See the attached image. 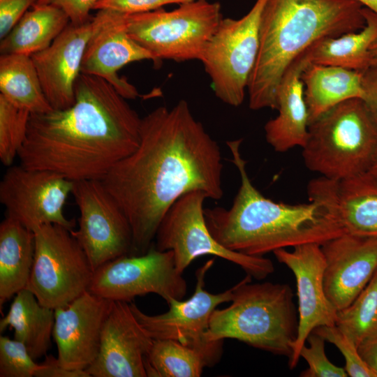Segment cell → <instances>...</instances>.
<instances>
[{
	"label": "cell",
	"mask_w": 377,
	"mask_h": 377,
	"mask_svg": "<svg viewBox=\"0 0 377 377\" xmlns=\"http://www.w3.org/2000/svg\"><path fill=\"white\" fill-rule=\"evenodd\" d=\"M152 343L130 303L113 301L102 330L98 353L86 371L91 377H147L145 359Z\"/></svg>",
	"instance_id": "cell-18"
},
{
	"label": "cell",
	"mask_w": 377,
	"mask_h": 377,
	"mask_svg": "<svg viewBox=\"0 0 377 377\" xmlns=\"http://www.w3.org/2000/svg\"><path fill=\"white\" fill-rule=\"evenodd\" d=\"M302 149L305 166L341 180L367 172L377 156V127L362 98L334 106L309 124Z\"/></svg>",
	"instance_id": "cell-6"
},
{
	"label": "cell",
	"mask_w": 377,
	"mask_h": 377,
	"mask_svg": "<svg viewBox=\"0 0 377 377\" xmlns=\"http://www.w3.org/2000/svg\"><path fill=\"white\" fill-rule=\"evenodd\" d=\"M34 377H91L85 370H71L62 367L57 357L46 355Z\"/></svg>",
	"instance_id": "cell-39"
},
{
	"label": "cell",
	"mask_w": 377,
	"mask_h": 377,
	"mask_svg": "<svg viewBox=\"0 0 377 377\" xmlns=\"http://www.w3.org/2000/svg\"><path fill=\"white\" fill-rule=\"evenodd\" d=\"M31 113L0 94V160L13 165L25 140Z\"/></svg>",
	"instance_id": "cell-31"
},
{
	"label": "cell",
	"mask_w": 377,
	"mask_h": 377,
	"mask_svg": "<svg viewBox=\"0 0 377 377\" xmlns=\"http://www.w3.org/2000/svg\"><path fill=\"white\" fill-rule=\"evenodd\" d=\"M205 367L200 352L171 339H153L145 359L149 377H199Z\"/></svg>",
	"instance_id": "cell-29"
},
{
	"label": "cell",
	"mask_w": 377,
	"mask_h": 377,
	"mask_svg": "<svg viewBox=\"0 0 377 377\" xmlns=\"http://www.w3.org/2000/svg\"><path fill=\"white\" fill-rule=\"evenodd\" d=\"M363 7L356 0H267L247 87L250 109L276 110L277 88L290 66L318 40L364 28Z\"/></svg>",
	"instance_id": "cell-4"
},
{
	"label": "cell",
	"mask_w": 377,
	"mask_h": 377,
	"mask_svg": "<svg viewBox=\"0 0 377 377\" xmlns=\"http://www.w3.org/2000/svg\"><path fill=\"white\" fill-rule=\"evenodd\" d=\"M313 332L321 336L325 341L334 344L345 360V370L351 377H376L362 359L357 345L337 325H323L316 327Z\"/></svg>",
	"instance_id": "cell-33"
},
{
	"label": "cell",
	"mask_w": 377,
	"mask_h": 377,
	"mask_svg": "<svg viewBox=\"0 0 377 377\" xmlns=\"http://www.w3.org/2000/svg\"><path fill=\"white\" fill-rule=\"evenodd\" d=\"M242 140L226 142L241 184L231 207L207 208L205 218L214 239L225 248L251 256L280 249L325 242L345 234L325 199L307 188L309 202L288 204L265 197L252 184L242 156Z\"/></svg>",
	"instance_id": "cell-3"
},
{
	"label": "cell",
	"mask_w": 377,
	"mask_h": 377,
	"mask_svg": "<svg viewBox=\"0 0 377 377\" xmlns=\"http://www.w3.org/2000/svg\"><path fill=\"white\" fill-rule=\"evenodd\" d=\"M72 195L78 207V228L71 230L95 271L128 255L132 230L124 211L100 179L73 182Z\"/></svg>",
	"instance_id": "cell-13"
},
{
	"label": "cell",
	"mask_w": 377,
	"mask_h": 377,
	"mask_svg": "<svg viewBox=\"0 0 377 377\" xmlns=\"http://www.w3.org/2000/svg\"><path fill=\"white\" fill-rule=\"evenodd\" d=\"M73 184L55 172L11 165L0 182V202L6 216L32 231L45 224L73 230L75 221L64 212Z\"/></svg>",
	"instance_id": "cell-14"
},
{
	"label": "cell",
	"mask_w": 377,
	"mask_h": 377,
	"mask_svg": "<svg viewBox=\"0 0 377 377\" xmlns=\"http://www.w3.org/2000/svg\"><path fill=\"white\" fill-rule=\"evenodd\" d=\"M360 3L364 7L374 11L377 14V0H356Z\"/></svg>",
	"instance_id": "cell-42"
},
{
	"label": "cell",
	"mask_w": 377,
	"mask_h": 377,
	"mask_svg": "<svg viewBox=\"0 0 377 377\" xmlns=\"http://www.w3.org/2000/svg\"><path fill=\"white\" fill-rule=\"evenodd\" d=\"M186 290L173 252L151 246L144 254L122 256L98 267L88 290L111 301L129 303L136 297L155 293L168 303L172 298L182 300Z\"/></svg>",
	"instance_id": "cell-11"
},
{
	"label": "cell",
	"mask_w": 377,
	"mask_h": 377,
	"mask_svg": "<svg viewBox=\"0 0 377 377\" xmlns=\"http://www.w3.org/2000/svg\"><path fill=\"white\" fill-rule=\"evenodd\" d=\"M374 65H377V39L369 50V66Z\"/></svg>",
	"instance_id": "cell-41"
},
{
	"label": "cell",
	"mask_w": 377,
	"mask_h": 377,
	"mask_svg": "<svg viewBox=\"0 0 377 377\" xmlns=\"http://www.w3.org/2000/svg\"><path fill=\"white\" fill-rule=\"evenodd\" d=\"M91 29V19L81 24L70 22L48 47L31 55L54 110L67 109L75 103V85Z\"/></svg>",
	"instance_id": "cell-20"
},
{
	"label": "cell",
	"mask_w": 377,
	"mask_h": 377,
	"mask_svg": "<svg viewBox=\"0 0 377 377\" xmlns=\"http://www.w3.org/2000/svg\"><path fill=\"white\" fill-rule=\"evenodd\" d=\"M37 0H0V38H3L16 25L29 7Z\"/></svg>",
	"instance_id": "cell-36"
},
{
	"label": "cell",
	"mask_w": 377,
	"mask_h": 377,
	"mask_svg": "<svg viewBox=\"0 0 377 377\" xmlns=\"http://www.w3.org/2000/svg\"><path fill=\"white\" fill-rule=\"evenodd\" d=\"M249 274L234 286L231 304L212 313L210 342L235 339L290 358L298 329L293 293L287 283H251Z\"/></svg>",
	"instance_id": "cell-5"
},
{
	"label": "cell",
	"mask_w": 377,
	"mask_h": 377,
	"mask_svg": "<svg viewBox=\"0 0 377 377\" xmlns=\"http://www.w3.org/2000/svg\"><path fill=\"white\" fill-rule=\"evenodd\" d=\"M75 98L67 109L31 114L20 164L73 182L101 180L138 147L142 118L98 76L81 73Z\"/></svg>",
	"instance_id": "cell-2"
},
{
	"label": "cell",
	"mask_w": 377,
	"mask_h": 377,
	"mask_svg": "<svg viewBox=\"0 0 377 377\" xmlns=\"http://www.w3.org/2000/svg\"><path fill=\"white\" fill-rule=\"evenodd\" d=\"M304 53L285 72L278 86V114L264 126L267 143L277 152L302 147L308 137L309 113L302 73L308 64Z\"/></svg>",
	"instance_id": "cell-22"
},
{
	"label": "cell",
	"mask_w": 377,
	"mask_h": 377,
	"mask_svg": "<svg viewBox=\"0 0 377 377\" xmlns=\"http://www.w3.org/2000/svg\"><path fill=\"white\" fill-rule=\"evenodd\" d=\"M71 230L57 224L34 230V260L27 288L42 305L54 310L87 291L94 272Z\"/></svg>",
	"instance_id": "cell-8"
},
{
	"label": "cell",
	"mask_w": 377,
	"mask_h": 377,
	"mask_svg": "<svg viewBox=\"0 0 377 377\" xmlns=\"http://www.w3.org/2000/svg\"><path fill=\"white\" fill-rule=\"evenodd\" d=\"M335 325L357 346L377 335V270L354 301L337 311Z\"/></svg>",
	"instance_id": "cell-30"
},
{
	"label": "cell",
	"mask_w": 377,
	"mask_h": 377,
	"mask_svg": "<svg viewBox=\"0 0 377 377\" xmlns=\"http://www.w3.org/2000/svg\"><path fill=\"white\" fill-rule=\"evenodd\" d=\"M276 260L293 273L298 297V329L288 360L293 369L309 335L318 327L335 325L337 310L328 300L324 288L325 259L321 245L308 243L289 251L280 249L273 252Z\"/></svg>",
	"instance_id": "cell-15"
},
{
	"label": "cell",
	"mask_w": 377,
	"mask_h": 377,
	"mask_svg": "<svg viewBox=\"0 0 377 377\" xmlns=\"http://www.w3.org/2000/svg\"><path fill=\"white\" fill-rule=\"evenodd\" d=\"M300 353L308 363L309 367L300 374L302 377H346L344 368L337 367L327 358L325 351V340L319 334L312 332Z\"/></svg>",
	"instance_id": "cell-34"
},
{
	"label": "cell",
	"mask_w": 377,
	"mask_h": 377,
	"mask_svg": "<svg viewBox=\"0 0 377 377\" xmlns=\"http://www.w3.org/2000/svg\"><path fill=\"white\" fill-rule=\"evenodd\" d=\"M219 2L194 0L178 8L125 15L128 36L151 54L154 62L200 61L223 19Z\"/></svg>",
	"instance_id": "cell-7"
},
{
	"label": "cell",
	"mask_w": 377,
	"mask_h": 377,
	"mask_svg": "<svg viewBox=\"0 0 377 377\" xmlns=\"http://www.w3.org/2000/svg\"><path fill=\"white\" fill-rule=\"evenodd\" d=\"M35 253V235L6 216L0 224V311L3 304L27 288Z\"/></svg>",
	"instance_id": "cell-24"
},
{
	"label": "cell",
	"mask_w": 377,
	"mask_h": 377,
	"mask_svg": "<svg viewBox=\"0 0 377 377\" xmlns=\"http://www.w3.org/2000/svg\"><path fill=\"white\" fill-rule=\"evenodd\" d=\"M207 195L192 191L177 199L168 210L156 231L155 247L172 251L177 270L184 271L196 258L212 255L242 268L257 280L274 271L272 261L263 256H251L230 251L219 244L207 226L203 204Z\"/></svg>",
	"instance_id": "cell-9"
},
{
	"label": "cell",
	"mask_w": 377,
	"mask_h": 377,
	"mask_svg": "<svg viewBox=\"0 0 377 377\" xmlns=\"http://www.w3.org/2000/svg\"><path fill=\"white\" fill-rule=\"evenodd\" d=\"M145 59L154 61L151 54L128 36L125 14L110 9L98 10L91 18L81 73L102 77L126 99H135L139 95L137 89L119 77L117 71L131 62Z\"/></svg>",
	"instance_id": "cell-16"
},
{
	"label": "cell",
	"mask_w": 377,
	"mask_h": 377,
	"mask_svg": "<svg viewBox=\"0 0 377 377\" xmlns=\"http://www.w3.org/2000/svg\"><path fill=\"white\" fill-rule=\"evenodd\" d=\"M369 171L377 176V156Z\"/></svg>",
	"instance_id": "cell-43"
},
{
	"label": "cell",
	"mask_w": 377,
	"mask_h": 377,
	"mask_svg": "<svg viewBox=\"0 0 377 377\" xmlns=\"http://www.w3.org/2000/svg\"><path fill=\"white\" fill-rule=\"evenodd\" d=\"M39 366L22 343L0 336V377H34Z\"/></svg>",
	"instance_id": "cell-32"
},
{
	"label": "cell",
	"mask_w": 377,
	"mask_h": 377,
	"mask_svg": "<svg viewBox=\"0 0 377 377\" xmlns=\"http://www.w3.org/2000/svg\"><path fill=\"white\" fill-rule=\"evenodd\" d=\"M54 310L42 305L29 289L15 296L8 313L0 319V332L14 330V339L22 343L33 359L45 357L51 347Z\"/></svg>",
	"instance_id": "cell-25"
},
{
	"label": "cell",
	"mask_w": 377,
	"mask_h": 377,
	"mask_svg": "<svg viewBox=\"0 0 377 377\" xmlns=\"http://www.w3.org/2000/svg\"><path fill=\"white\" fill-rule=\"evenodd\" d=\"M362 29L318 40L304 54L309 63L362 72L369 67V50L377 39V14L363 7Z\"/></svg>",
	"instance_id": "cell-26"
},
{
	"label": "cell",
	"mask_w": 377,
	"mask_h": 377,
	"mask_svg": "<svg viewBox=\"0 0 377 377\" xmlns=\"http://www.w3.org/2000/svg\"><path fill=\"white\" fill-rule=\"evenodd\" d=\"M267 0H256L239 19L223 18L200 61L216 96L233 107L244 101L257 59L262 13Z\"/></svg>",
	"instance_id": "cell-10"
},
{
	"label": "cell",
	"mask_w": 377,
	"mask_h": 377,
	"mask_svg": "<svg viewBox=\"0 0 377 377\" xmlns=\"http://www.w3.org/2000/svg\"><path fill=\"white\" fill-rule=\"evenodd\" d=\"M194 0H99L94 10L110 9L125 15L146 13L170 4H182Z\"/></svg>",
	"instance_id": "cell-35"
},
{
	"label": "cell",
	"mask_w": 377,
	"mask_h": 377,
	"mask_svg": "<svg viewBox=\"0 0 377 377\" xmlns=\"http://www.w3.org/2000/svg\"><path fill=\"white\" fill-rule=\"evenodd\" d=\"M99 0H37V4H51L61 8L68 16L70 22L81 24L90 20L89 13Z\"/></svg>",
	"instance_id": "cell-37"
},
{
	"label": "cell",
	"mask_w": 377,
	"mask_h": 377,
	"mask_svg": "<svg viewBox=\"0 0 377 377\" xmlns=\"http://www.w3.org/2000/svg\"><path fill=\"white\" fill-rule=\"evenodd\" d=\"M214 261L210 259L197 269L191 297L185 301L172 298L168 303V311L163 313L148 315L130 302L133 315L151 339H171L193 348L203 355L208 367L219 362L223 343L207 339L211 315L219 305L232 300L234 290V286L217 294L205 290V276Z\"/></svg>",
	"instance_id": "cell-12"
},
{
	"label": "cell",
	"mask_w": 377,
	"mask_h": 377,
	"mask_svg": "<svg viewBox=\"0 0 377 377\" xmlns=\"http://www.w3.org/2000/svg\"><path fill=\"white\" fill-rule=\"evenodd\" d=\"M357 349L363 361L377 377V335L364 340Z\"/></svg>",
	"instance_id": "cell-40"
},
{
	"label": "cell",
	"mask_w": 377,
	"mask_h": 377,
	"mask_svg": "<svg viewBox=\"0 0 377 377\" xmlns=\"http://www.w3.org/2000/svg\"><path fill=\"white\" fill-rule=\"evenodd\" d=\"M223 168L217 142L185 100L170 109L158 107L142 118L138 147L101 179L129 221L128 255L151 248L163 216L184 194L198 190L220 200Z\"/></svg>",
	"instance_id": "cell-1"
},
{
	"label": "cell",
	"mask_w": 377,
	"mask_h": 377,
	"mask_svg": "<svg viewBox=\"0 0 377 377\" xmlns=\"http://www.w3.org/2000/svg\"><path fill=\"white\" fill-rule=\"evenodd\" d=\"M324 288L337 310L350 305L377 270V237L343 234L321 245Z\"/></svg>",
	"instance_id": "cell-19"
},
{
	"label": "cell",
	"mask_w": 377,
	"mask_h": 377,
	"mask_svg": "<svg viewBox=\"0 0 377 377\" xmlns=\"http://www.w3.org/2000/svg\"><path fill=\"white\" fill-rule=\"evenodd\" d=\"M70 23L66 13L51 4L34 3L0 43V53L31 56L48 47Z\"/></svg>",
	"instance_id": "cell-27"
},
{
	"label": "cell",
	"mask_w": 377,
	"mask_h": 377,
	"mask_svg": "<svg viewBox=\"0 0 377 377\" xmlns=\"http://www.w3.org/2000/svg\"><path fill=\"white\" fill-rule=\"evenodd\" d=\"M0 91L11 103L31 114L52 110L29 55L1 54Z\"/></svg>",
	"instance_id": "cell-28"
},
{
	"label": "cell",
	"mask_w": 377,
	"mask_h": 377,
	"mask_svg": "<svg viewBox=\"0 0 377 377\" xmlns=\"http://www.w3.org/2000/svg\"><path fill=\"white\" fill-rule=\"evenodd\" d=\"M112 303L87 290L66 306L54 309L52 338L62 367L86 371L93 363Z\"/></svg>",
	"instance_id": "cell-17"
},
{
	"label": "cell",
	"mask_w": 377,
	"mask_h": 377,
	"mask_svg": "<svg viewBox=\"0 0 377 377\" xmlns=\"http://www.w3.org/2000/svg\"><path fill=\"white\" fill-rule=\"evenodd\" d=\"M301 78L309 124L339 103L364 96L360 71L308 62Z\"/></svg>",
	"instance_id": "cell-23"
},
{
	"label": "cell",
	"mask_w": 377,
	"mask_h": 377,
	"mask_svg": "<svg viewBox=\"0 0 377 377\" xmlns=\"http://www.w3.org/2000/svg\"><path fill=\"white\" fill-rule=\"evenodd\" d=\"M362 100L377 127V65L370 66L362 72Z\"/></svg>",
	"instance_id": "cell-38"
},
{
	"label": "cell",
	"mask_w": 377,
	"mask_h": 377,
	"mask_svg": "<svg viewBox=\"0 0 377 377\" xmlns=\"http://www.w3.org/2000/svg\"><path fill=\"white\" fill-rule=\"evenodd\" d=\"M326 200L345 233L377 237V176L369 171L341 180L323 177L309 182Z\"/></svg>",
	"instance_id": "cell-21"
}]
</instances>
